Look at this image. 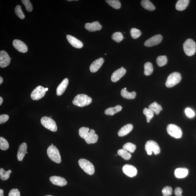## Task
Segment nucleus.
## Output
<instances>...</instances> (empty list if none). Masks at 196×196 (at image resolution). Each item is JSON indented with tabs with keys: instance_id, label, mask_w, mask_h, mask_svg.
<instances>
[{
	"instance_id": "f257e3e1",
	"label": "nucleus",
	"mask_w": 196,
	"mask_h": 196,
	"mask_svg": "<svg viewBox=\"0 0 196 196\" xmlns=\"http://www.w3.org/2000/svg\"><path fill=\"white\" fill-rule=\"evenodd\" d=\"M91 102L92 99L90 97L85 94H78L74 98L72 103L74 105L82 107L89 105Z\"/></svg>"
},
{
	"instance_id": "f03ea898",
	"label": "nucleus",
	"mask_w": 196,
	"mask_h": 196,
	"mask_svg": "<svg viewBox=\"0 0 196 196\" xmlns=\"http://www.w3.org/2000/svg\"><path fill=\"white\" fill-rule=\"evenodd\" d=\"M184 51L186 55L189 57L194 55L196 51V44L193 39H187L183 45Z\"/></svg>"
},
{
	"instance_id": "7ed1b4c3",
	"label": "nucleus",
	"mask_w": 196,
	"mask_h": 196,
	"mask_svg": "<svg viewBox=\"0 0 196 196\" xmlns=\"http://www.w3.org/2000/svg\"><path fill=\"white\" fill-rule=\"evenodd\" d=\"M47 153L48 157L52 161L57 163L61 162V157L58 149L55 146L51 145L48 147Z\"/></svg>"
},
{
	"instance_id": "20e7f679",
	"label": "nucleus",
	"mask_w": 196,
	"mask_h": 196,
	"mask_svg": "<svg viewBox=\"0 0 196 196\" xmlns=\"http://www.w3.org/2000/svg\"><path fill=\"white\" fill-rule=\"evenodd\" d=\"M181 80V76L179 72H174L170 74L166 82L167 88H171L178 84Z\"/></svg>"
},
{
	"instance_id": "39448f33",
	"label": "nucleus",
	"mask_w": 196,
	"mask_h": 196,
	"mask_svg": "<svg viewBox=\"0 0 196 196\" xmlns=\"http://www.w3.org/2000/svg\"><path fill=\"white\" fill-rule=\"evenodd\" d=\"M78 163L80 167L86 173L90 175L94 174V166L89 160L84 159H81L78 160Z\"/></svg>"
},
{
	"instance_id": "423d86ee",
	"label": "nucleus",
	"mask_w": 196,
	"mask_h": 196,
	"mask_svg": "<svg viewBox=\"0 0 196 196\" xmlns=\"http://www.w3.org/2000/svg\"><path fill=\"white\" fill-rule=\"evenodd\" d=\"M145 149L147 154L151 155L152 152L154 153L155 155H157L160 153V148L159 146L156 141L153 140L147 141L145 145Z\"/></svg>"
},
{
	"instance_id": "0eeeda50",
	"label": "nucleus",
	"mask_w": 196,
	"mask_h": 196,
	"mask_svg": "<svg viewBox=\"0 0 196 196\" xmlns=\"http://www.w3.org/2000/svg\"><path fill=\"white\" fill-rule=\"evenodd\" d=\"M41 124L43 126L52 132L57 131V124L53 119L49 117H43L40 120Z\"/></svg>"
},
{
	"instance_id": "6e6552de",
	"label": "nucleus",
	"mask_w": 196,
	"mask_h": 196,
	"mask_svg": "<svg viewBox=\"0 0 196 196\" xmlns=\"http://www.w3.org/2000/svg\"><path fill=\"white\" fill-rule=\"evenodd\" d=\"M167 131L169 135L175 139H178L181 138L182 132L180 127L175 124H170L168 125Z\"/></svg>"
},
{
	"instance_id": "1a4fd4ad",
	"label": "nucleus",
	"mask_w": 196,
	"mask_h": 196,
	"mask_svg": "<svg viewBox=\"0 0 196 196\" xmlns=\"http://www.w3.org/2000/svg\"><path fill=\"white\" fill-rule=\"evenodd\" d=\"M46 93L45 88L41 86H39L32 92L31 98L33 100H38L43 98Z\"/></svg>"
},
{
	"instance_id": "9d476101",
	"label": "nucleus",
	"mask_w": 196,
	"mask_h": 196,
	"mask_svg": "<svg viewBox=\"0 0 196 196\" xmlns=\"http://www.w3.org/2000/svg\"><path fill=\"white\" fill-rule=\"evenodd\" d=\"M11 59L8 54L5 51L0 52V67L4 68L10 64Z\"/></svg>"
},
{
	"instance_id": "9b49d317",
	"label": "nucleus",
	"mask_w": 196,
	"mask_h": 196,
	"mask_svg": "<svg viewBox=\"0 0 196 196\" xmlns=\"http://www.w3.org/2000/svg\"><path fill=\"white\" fill-rule=\"evenodd\" d=\"M162 40V36L161 35H156L146 41L144 45L147 47H151L159 44Z\"/></svg>"
},
{
	"instance_id": "f8f14e48",
	"label": "nucleus",
	"mask_w": 196,
	"mask_h": 196,
	"mask_svg": "<svg viewBox=\"0 0 196 196\" xmlns=\"http://www.w3.org/2000/svg\"><path fill=\"white\" fill-rule=\"evenodd\" d=\"M123 172L128 176L132 177L137 175V169L134 166L129 164L125 165L122 167Z\"/></svg>"
},
{
	"instance_id": "ddd939ff",
	"label": "nucleus",
	"mask_w": 196,
	"mask_h": 196,
	"mask_svg": "<svg viewBox=\"0 0 196 196\" xmlns=\"http://www.w3.org/2000/svg\"><path fill=\"white\" fill-rule=\"evenodd\" d=\"M126 73V70L124 67H121L120 68L115 71L111 76V80L113 82H116L122 78Z\"/></svg>"
},
{
	"instance_id": "4468645a",
	"label": "nucleus",
	"mask_w": 196,
	"mask_h": 196,
	"mask_svg": "<svg viewBox=\"0 0 196 196\" xmlns=\"http://www.w3.org/2000/svg\"><path fill=\"white\" fill-rule=\"evenodd\" d=\"M13 45L18 51L25 53L28 51L27 45L21 40L15 39L13 41Z\"/></svg>"
},
{
	"instance_id": "2eb2a0df",
	"label": "nucleus",
	"mask_w": 196,
	"mask_h": 196,
	"mask_svg": "<svg viewBox=\"0 0 196 196\" xmlns=\"http://www.w3.org/2000/svg\"><path fill=\"white\" fill-rule=\"evenodd\" d=\"M50 181L55 185L63 186L67 184V181L65 179L61 177L53 176L50 177Z\"/></svg>"
},
{
	"instance_id": "dca6fc26",
	"label": "nucleus",
	"mask_w": 196,
	"mask_h": 196,
	"mask_svg": "<svg viewBox=\"0 0 196 196\" xmlns=\"http://www.w3.org/2000/svg\"><path fill=\"white\" fill-rule=\"evenodd\" d=\"M98 136L95 133V131L93 129H91L84 139L87 143L91 144L96 143L98 140Z\"/></svg>"
},
{
	"instance_id": "f3484780",
	"label": "nucleus",
	"mask_w": 196,
	"mask_h": 196,
	"mask_svg": "<svg viewBox=\"0 0 196 196\" xmlns=\"http://www.w3.org/2000/svg\"><path fill=\"white\" fill-rule=\"evenodd\" d=\"M104 59L102 58H100L91 63L90 67V70L91 72H96L101 67L104 63Z\"/></svg>"
},
{
	"instance_id": "a211bd4d",
	"label": "nucleus",
	"mask_w": 196,
	"mask_h": 196,
	"mask_svg": "<svg viewBox=\"0 0 196 196\" xmlns=\"http://www.w3.org/2000/svg\"><path fill=\"white\" fill-rule=\"evenodd\" d=\"M85 29L90 32L100 31L102 29V26L98 22H93L92 23H87L85 25Z\"/></svg>"
},
{
	"instance_id": "6ab92c4d",
	"label": "nucleus",
	"mask_w": 196,
	"mask_h": 196,
	"mask_svg": "<svg viewBox=\"0 0 196 196\" xmlns=\"http://www.w3.org/2000/svg\"><path fill=\"white\" fill-rule=\"evenodd\" d=\"M67 39L70 43L74 47L77 48H81L83 47V43L75 37L68 35L67 36Z\"/></svg>"
},
{
	"instance_id": "aec40b11",
	"label": "nucleus",
	"mask_w": 196,
	"mask_h": 196,
	"mask_svg": "<svg viewBox=\"0 0 196 196\" xmlns=\"http://www.w3.org/2000/svg\"><path fill=\"white\" fill-rule=\"evenodd\" d=\"M27 145L26 143H23L20 145L17 154V157L19 161L23 160L27 152Z\"/></svg>"
},
{
	"instance_id": "412c9836",
	"label": "nucleus",
	"mask_w": 196,
	"mask_h": 196,
	"mask_svg": "<svg viewBox=\"0 0 196 196\" xmlns=\"http://www.w3.org/2000/svg\"><path fill=\"white\" fill-rule=\"evenodd\" d=\"M69 80L68 78H65L58 86L57 89V96H60L64 93L68 86Z\"/></svg>"
},
{
	"instance_id": "4be33fe9",
	"label": "nucleus",
	"mask_w": 196,
	"mask_h": 196,
	"mask_svg": "<svg viewBox=\"0 0 196 196\" xmlns=\"http://www.w3.org/2000/svg\"><path fill=\"white\" fill-rule=\"evenodd\" d=\"M133 129V126L131 124L125 125L119 130L118 134L119 137H123L129 133Z\"/></svg>"
},
{
	"instance_id": "5701e85b",
	"label": "nucleus",
	"mask_w": 196,
	"mask_h": 196,
	"mask_svg": "<svg viewBox=\"0 0 196 196\" xmlns=\"http://www.w3.org/2000/svg\"><path fill=\"white\" fill-rule=\"evenodd\" d=\"M188 170L184 168H179L175 170L174 174L178 178H183L186 177L188 174Z\"/></svg>"
},
{
	"instance_id": "b1692460",
	"label": "nucleus",
	"mask_w": 196,
	"mask_h": 196,
	"mask_svg": "<svg viewBox=\"0 0 196 196\" xmlns=\"http://www.w3.org/2000/svg\"><path fill=\"white\" fill-rule=\"evenodd\" d=\"M189 2V0H179L175 5L176 9L180 11L184 10L187 7Z\"/></svg>"
},
{
	"instance_id": "393cba45",
	"label": "nucleus",
	"mask_w": 196,
	"mask_h": 196,
	"mask_svg": "<svg viewBox=\"0 0 196 196\" xmlns=\"http://www.w3.org/2000/svg\"><path fill=\"white\" fill-rule=\"evenodd\" d=\"M122 107L120 105H117L114 107L108 108L105 111V113L108 115H113L122 110Z\"/></svg>"
},
{
	"instance_id": "a878e982",
	"label": "nucleus",
	"mask_w": 196,
	"mask_h": 196,
	"mask_svg": "<svg viewBox=\"0 0 196 196\" xmlns=\"http://www.w3.org/2000/svg\"><path fill=\"white\" fill-rule=\"evenodd\" d=\"M121 96L125 98L128 99H133L136 98V93L135 91L129 92L126 90V88L123 89L121 91Z\"/></svg>"
},
{
	"instance_id": "bb28decb",
	"label": "nucleus",
	"mask_w": 196,
	"mask_h": 196,
	"mask_svg": "<svg viewBox=\"0 0 196 196\" xmlns=\"http://www.w3.org/2000/svg\"><path fill=\"white\" fill-rule=\"evenodd\" d=\"M142 6L146 10L153 11L155 10V7L153 4L149 0H143L141 2Z\"/></svg>"
},
{
	"instance_id": "cd10ccee",
	"label": "nucleus",
	"mask_w": 196,
	"mask_h": 196,
	"mask_svg": "<svg viewBox=\"0 0 196 196\" xmlns=\"http://www.w3.org/2000/svg\"><path fill=\"white\" fill-rule=\"evenodd\" d=\"M149 108L152 110L157 115H158L160 113V111H161L162 109V106L156 102H154L151 104L149 106Z\"/></svg>"
},
{
	"instance_id": "c85d7f7f",
	"label": "nucleus",
	"mask_w": 196,
	"mask_h": 196,
	"mask_svg": "<svg viewBox=\"0 0 196 196\" xmlns=\"http://www.w3.org/2000/svg\"><path fill=\"white\" fill-rule=\"evenodd\" d=\"M117 153L119 156L122 157L125 160H129L131 158V154L124 149H119Z\"/></svg>"
},
{
	"instance_id": "c756f323",
	"label": "nucleus",
	"mask_w": 196,
	"mask_h": 196,
	"mask_svg": "<svg viewBox=\"0 0 196 196\" xmlns=\"http://www.w3.org/2000/svg\"><path fill=\"white\" fill-rule=\"evenodd\" d=\"M12 173V171L10 170L5 171L3 168L0 169V176L2 180L5 181L10 178V174Z\"/></svg>"
},
{
	"instance_id": "7c9ffc66",
	"label": "nucleus",
	"mask_w": 196,
	"mask_h": 196,
	"mask_svg": "<svg viewBox=\"0 0 196 196\" xmlns=\"http://www.w3.org/2000/svg\"><path fill=\"white\" fill-rule=\"evenodd\" d=\"M153 71V67L152 63L147 62L144 65V74L145 75L149 76Z\"/></svg>"
},
{
	"instance_id": "2f4dec72",
	"label": "nucleus",
	"mask_w": 196,
	"mask_h": 196,
	"mask_svg": "<svg viewBox=\"0 0 196 196\" xmlns=\"http://www.w3.org/2000/svg\"><path fill=\"white\" fill-rule=\"evenodd\" d=\"M143 113L146 116L147 122H150L151 119L154 117V112L149 108H145L143 110Z\"/></svg>"
},
{
	"instance_id": "473e14b6",
	"label": "nucleus",
	"mask_w": 196,
	"mask_h": 196,
	"mask_svg": "<svg viewBox=\"0 0 196 196\" xmlns=\"http://www.w3.org/2000/svg\"><path fill=\"white\" fill-rule=\"evenodd\" d=\"M105 2L114 9H119L121 8L120 2L118 0H106Z\"/></svg>"
},
{
	"instance_id": "72a5a7b5",
	"label": "nucleus",
	"mask_w": 196,
	"mask_h": 196,
	"mask_svg": "<svg viewBox=\"0 0 196 196\" xmlns=\"http://www.w3.org/2000/svg\"><path fill=\"white\" fill-rule=\"evenodd\" d=\"M157 64L160 67H162L165 65L167 62V56H159L156 59Z\"/></svg>"
},
{
	"instance_id": "f704fd0d",
	"label": "nucleus",
	"mask_w": 196,
	"mask_h": 196,
	"mask_svg": "<svg viewBox=\"0 0 196 196\" xmlns=\"http://www.w3.org/2000/svg\"><path fill=\"white\" fill-rule=\"evenodd\" d=\"M123 148L131 153H133L136 150V146L133 143H128L123 145Z\"/></svg>"
},
{
	"instance_id": "c9c22d12",
	"label": "nucleus",
	"mask_w": 196,
	"mask_h": 196,
	"mask_svg": "<svg viewBox=\"0 0 196 196\" xmlns=\"http://www.w3.org/2000/svg\"><path fill=\"white\" fill-rule=\"evenodd\" d=\"M9 147L8 141L5 138L2 137H0V149L2 150H6Z\"/></svg>"
},
{
	"instance_id": "e433bc0d",
	"label": "nucleus",
	"mask_w": 196,
	"mask_h": 196,
	"mask_svg": "<svg viewBox=\"0 0 196 196\" xmlns=\"http://www.w3.org/2000/svg\"><path fill=\"white\" fill-rule=\"evenodd\" d=\"M112 38L113 40L117 43L121 42L124 39V36L121 32H116L113 33L112 35Z\"/></svg>"
},
{
	"instance_id": "4c0bfd02",
	"label": "nucleus",
	"mask_w": 196,
	"mask_h": 196,
	"mask_svg": "<svg viewBox=\"0 0 196 196\" xmlns=\"http://www.w3.org/2000/svg\"><path fill=\"white\" fill-rule=\"evenodd\" d=\"M130 34L132 38L136 39L141 36V33L139 30L136 29V28H132L131 29Z\"/></svg>"
},
{
	"instance_id": "58836bf2",
	"label": "nucleus",
	"mask_w": 196,
	"mask_h": 196,
	"mask_svg": "<svg viewBox=\"0 0 196 196\" xmlns=\"http://www.w3.org/2000/svg\"><path fill=\"white\" fill-rule=\"evenodd\" d=\"M15 12L16 14L17 15L19 18L20 19H23L25 18V15L24 14L23 12H22L21 6L20 5H18L15 8Z\"/></svg>"
},
{
	"instance_id": "ea45409f",
	"label": "nucleus",
	"mask_w": 196,
	"mask_h": 196,
	"mask_svg": "<svg viewBox=\"0 0 196 196\" xmlns=\"http://www.w3.org/2000/svg\"><path fill=\"white\" fill-rule=\"evenodd\" d=\"M89 129L88 128L82 127L79 130V134L80 137L84 139L87 134L89 132Z\"/></svg>"
},
{
	"instance_id": "a19ab883",
	"label": "nucleus",
	"mask_w": 196,
	"mask_h": 196,
	"mask_svg": "<svg viewBox=\"0 0 196 196\" xmlns=\"http://www.w3.org/2000/svg\"><path fill=\"white\" fill-rule=\"evenodd\" d=\"M172 192V188L169 186L165 187L162 190V193L163 194V195L165 196L171 195Z\"/></svg>"
},
{
	"instance_id": "79ce46f5",
	"label": "nucleus",
	"mask_w": 196,
	"mask_h": 196,
	"mask_svg": "<svg viewBox=\"0 0 196 196\" xmlns=\"http://www.w3.org/2000/svg\"><path fill=\"white\" fill-rule=\"evenodd\" d=\"M22 2L23 5H25L26 10L28 12H31L32 11L33 9V5L29 0H22Z\"/></svg>"
},
{
	"instance_id": "37998d69",
	"label": "nucleus",
	"mask_w": 196,
	"mask_h": 196,
	"mask_svg": "<svg viewBox=\"0 0 196 196\" xmlns=\"http://www.w3.org/2000/svg\"><path fill=\"white\" fill-rule=\"evenodd\" d=\"M185 113L187 116L190 118L194 117L195 115V112L191 108H187L185 110Z\"/></svg>"
},
{
	"instance_id": "c03bdc74",
	"label": "nucleus",
	"mask_w": 196,
	"mask_h": 196,
	"mask_svg": "<svg viewBox=\"0 0 196 196\" xmlns=\"http://www.w3.org/2000/svg\"><path fill=\"white\" fill-rule=\"evenodd\" d=\"M9 196H20V192L17 188H14L10 190Z\"/></svg>"
},
{
	"instance_id": "a18cd8bd",
	"label": "nucleus",
	"mask_w": 196,
	"mask_h": 196,
	"mask_svg": "<svg viewBox=\"0 0 196 196\" xmlns=\"http://www.w3.org/2000/svg\"><path fill=\"white\" fill-rule=\"evenodd\" d=\"M9 116L7 115H0V124H3L9 120Z\"/></svg>"
},
{
	"instance_id": "49530a36",
	"label": "nucleus",
	"mask_w": 196,
	"mask_h": 196,
	"mask_svg": "<svg viewBox=\"0 0 196 196\" xmlns=\"http://www.w3.org/2000/svg\"><path fill=\"white\" fill-rule=\"evenodd\" d=\"M174 193L176 196L181 195L182 193V190L181 188L179 187L175 188Z\"/></svg>"
},
{
	"instance_id": "de8ad7c7",
	"label": "nucleus",
	"mask_w": 196,
	"mask_h": 196,
	"mask_svg": "<svg viewBox=\"0 0 196 196\" xmlns=\"http://www.w3.org/2000/svg\"><path fill=\"white\" fill-rule=\"evenodd\" d=\"M4 196V191L2 189H0V196Z\"/></svg>"
},
{
	"instance_id": "09e8293b",
	"label": "nucleus",
	"mask_w": 196,
	"mask_h": 196,
	"mask_svg": "<svg viewBox=\"0 0 196 196\" xmlns=\"http://www.w3.org/2000/svg\"><path fill=\"white\" fill-rule=\"evenodd\" d=\"M3 102V98L1 97H0V105H1Z\"/></svg>"
},
{
	"instance_id": "8fccbe9b",
	"label": "nucleus",
	"mask_w": 196,
	"mask_h": 196,
	"mask_svg": "<svg viewBox=\"0 0 196 196\" xmlns=\"http://www.w3.org/2000/svg\"><path fill=\"white\" fill-rule=\"evenodd\" d=\"M3 80L2 77H0V84H2L3 83Z\"/></svg>"
},
{
	"instance_id": "3c124183",
	"label": "nucleus",
	"mask_w": 196,
	"mask_h": 196,
	"mask_svg": "<svg viewBox=\"0 0 196 196\" xmlns=\"http://www.w3.org/2000/svg\"><path fill=\"white\" fill-rule=\"evenodd\" d=\"M48 88H45V91H48Z\"/></svg>"
},
{
	"instance_id": "603ef678",
	"label": "nucleus",
	"mask_w": 196,
	"mask_h": 196,
	"mask_svg": "<svg viewBox=\"0 0 196 196\" xmlns=\"http://www.w3.org/2000/svg\"><path fill=\"white\" fill-rule=\"evenodd\" d=\"M53 196L49 195H46V196Z\"/></svg>"
},
{
	"instance_id": "864d4df0",
	"label": "nucleus",
	"mask_w": 196,
	"mask_h": 196,
	"mask_svg": "<svg viewBox=\"0 0 196 196\" xmlns=\"http://www.w3.org/2000/svg\"><path fill=\"white\" fill-rule=\"evenodd\" d=\"M51 145L53 146V144H52Z\"/></svg>"
},
{
	"instance_id": "5fc2aeb1",
	"label": "nucleus",
	"mask_w": 196,
	"mask_h": 196,
	"mask_svg": "<svg viewBox=\"0 0 196 196\" xmlns=\"http://www.w3.org/2000/svg\"><path fill=\"white\" fill-rule=\"evenodd\" d=\"M182 196L181 195H180V196Z\"/></svg>"
},
{
	"instance_id": "6e6d98bb",
	"label": "nucleus",
	"mask_w": 196,
	"mask_h": 196,
	"mask_svg": "<svg viewBox=\"0 0 196 196\" xmlns=\"http://www.w3.org/2000/svg\"><path fill=\"white\" fill-rule=\"evenodd\" d=\"M27 153H28L27 152H26V154H27Z\"/></svg>"
},
{
	"instance_id": "4d7b16f0",
	"label": "nucleus",
	"mask_w": 196,
	"mask_h": 196,
	"mask_svg": "<svg viewBox=\"0 0 196 196\" xmlns=\"http://www.w3.org/2000/svg\"><path fill=\"white\" fill-rule=\"evenodd\" d=\"M105 55H106V53H105Z\"/></svg>"
},
{
	"instance_id": "13d9d810",
	"label": "nucleus",
	"mask_w": 196,
	"mask_h": 196,
	"mask_svg": "<svg viewBox=\"0 0 196 196\" xmlns=\"http://www.w3.org/2000/svg\"><path fill=\"white\" fill-rule=\"evenodd\" d=\"M163 196H165L163 195Z\"/></svg>"
}]
</instances>
